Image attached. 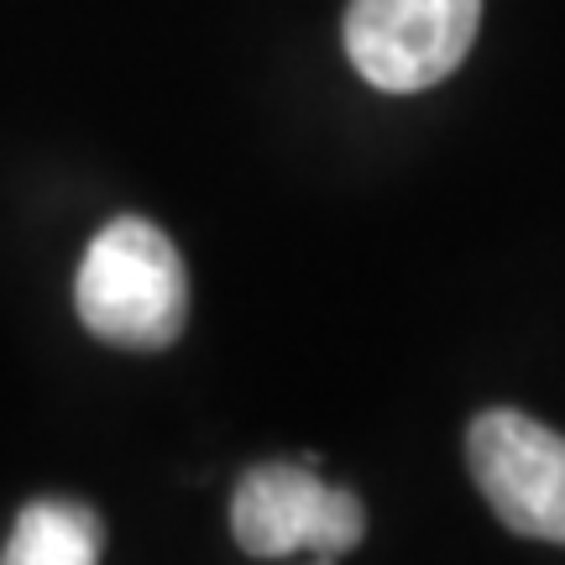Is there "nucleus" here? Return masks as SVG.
<instances>
[{
    "instance_id": "obj_1",
    "label": "nucleus",
    "mask_w": 565,
    "mask_h": 565,
    "mask_svg": "<svg viewBox=\"0 0 565 565\" xmlns=\"http://www.w3.org/2000/svg\"><path fill=\"white\" fill-rule=\"evenodd\" d=\"M74 303L89 335L126 351H162L189 324V273L179 246L141 215L110 221L89 242L74 282Z\"/></svg>"
},
{
    "instance_id": "obj_2",
    "label": "nucleus",
    "mask_w": 565,
    "mask_h": 565,
    "mask_svg": "<svg viewBox=\"0 0 565 565\" xmlns=\"http://www.w3.org/2000/svg\"><path fill=\"white\" fill-rule=\"evenodd\" d=\"M231 534L252 561H341L362 545L366 508L356 492L320 482L315 466L267 461L252 466L231 498Z\"/></svg>"
},
{
    "instance_id": "obj_3",
    "label": "nucleus",
    "mask_w": 565,
    "mask_h": 565,
    "mask_svg": "<svg viewBox=\"0 0 565 565\" xmlns=\"http://www.w3.org/2000/svg\"><path fill=\"white\" fill-rule=\"evenodd\" d=\"M482 26V0H351L345 58L372 89L414 95L450 79Z\"/></svg>"
},
{
    "instance_id": "obj_4",
    "label": "nucleus",
    "mask_w": 565,
    "mask_h": 565,
    "mask_svg": "<svg viewBox=\"0 0 565 565\" xmlns=\"http://www.w3.org/2000/svg\"><path fill=\"white\" fill-rule=\"evenodd\" d=\"M471 482L524 540L565 545V435L519 408H487L466 435Z\"/></svg>"
},
{
    "instance_id": "obj_5",
    "label": "nucleus",
    "mask_w": 565,
    "mask_h": 565,
    "mask_svg": "<svg viewBox=\"0 0 565 565\" xmlns=\"http://www.w3.org/2000/svg\"><path fill=\"white\" fill-rule=\"evenodd\" d=\"M105 529L95 508L74 503V498H38L21 508L6 565H89L100 561Z\"/></svg>"
}]
</instances>
